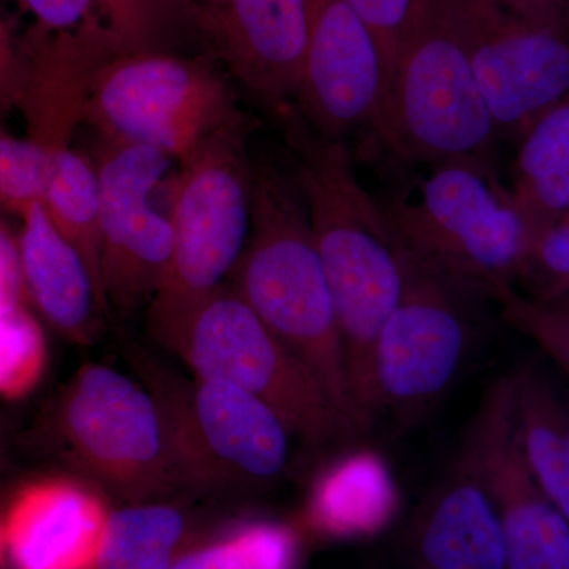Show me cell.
<instances>
[{
  "label": "cell",
  "instance_id": "9a60e30c",
  "mask_svg": "<svg viewBox=\"0 0 569 569\" xmlns=\"http://www.w3.org/2000/svg\"><path fill=\"white\" fill-rule=\"evenodd\" d=\"M198 26L247 92L276 114L298 100L307 48V0H220Z\"/></svg>",
  "mask_w": 569,
  "mask_h": 569
},
{
  "label": "cell",
  "instance_id": "44dd1931",
  "mask_svg": "<svg viewBox=\"0 0 569 569\" xmlns=\"http://www.w3.org/2000/svg\"><path fill=\"white\" fill-rule=\"evenodd\" d=\"M511 193L535 238L569 211V93L522 133Z\"/></svg>",
  "mask_w": 569,
  "mask_h": 569
},
{
  "label": "cell",
  "instance_id": "4dcf8cb0",
  "mask_svg": "<svg viewBox=\"0 0 569 569\" xmlns=\"http://www.w3.org/2000/svg\"><path fill=\"white\" fill-rule=\"evenodd\" d=\"M26 80L24 44H18L0 18V119L20 108Z\"/></svg>",
  "mask_w": 569,
  "mask_h": 569
},
{
  "label": "cell",
  "instance_id": "3957f363",
  "mask_svg": "<svg viewBox=\"0 0 569 569\" xmlns=\"http://www.w3.org/2000/svg\"><path fill=\"white\" fill-rule=\"evenodd\" d=\"M376 129L395 151L432 167L490 163L497 127L479 91L455 0H413Z\"/></svg>",
  "mask_w": 569,
  "mask_h": 569
},
{
  "label": "cell",
  "instance_id": "30bf717a",
  "mask_svg": "<svg viewBox=\"0 0 569 569\" xmlns=\"http://www.w3.org/2000/svg\"><path fill=\"white\" fill-rule=\"evenodd\" d=\"M410 258L406 291L373 348V425L383 415L408 419L432 406L455 383L475 342L468 305L479 296Z\"/></svg>",
  "mask_w": 569,
  "mask_h": 569
},
{
  "label": "cell",
  "instance_id": "8992f818",
  "mask_svg": "<svg viewBox=\"0 0 569 569\" xmlns=\"http://www.w3.org/2000/svg\"><path fill=\"white\" fill-rule=\"evenodd\" d=\"M385 211L406 252L479 298L516 288L535 241L512 193L477 160L433 164L417 201Z\"/></svg>",
  "mask_w": 569,
  "mask_h": 569
},
{
  "label": "cell",
  "instance_id": "d4e9b609",
  "mask_svg": "<svg viewBox=\"0 0 569 569\" xmlns=\"http://www.w3.org/2000/svg\"><path fill=\"white\" fill-rule=\"evenodd\" d=\"M47 365V337L32 313L22 305L0 312V397L31 395Z\"/></svg>",
  "mask_w": 569,
  "mask_h": 569
},
{
  "label": "cell",
  "instance_id": "6da1fadb",
  "mask_svg": "<svg viewBox=\"0 0 569 569\" xmlns=\"http://www.w3.org/2000/svg\"><path fill=\"white\" fill-rule=\"evenodd\" d=\"M296 181L335 301L355 426L361 436L373 427V348L406 291L411 258L387 211L359 181L342 140L307 142Z\"/></svg>",
  "mask_w": 569,
  "mask_h": 569
},
{
  "label": "cell",
  "instance_id": "7402d4cb",
  "mask_svg": "<svg viewBox=\"0 0 569 569\" xmlns=\"http://www.w3.org/2000/svg\"><path fill=\"white\" fill-rule=\"evenodd\" d=\"M511 380L523 451L542 489L557 505L567 437V387L545 358L530 359Z\"/></svg>",
  "mask_w": 569,
  "mask_h": 569
},
{
  "label": "cell",
  "instance_id": "5bb4252c",
  "mask_svg": "<svg viewBox=\"0 0 569 569\" xmlns=\"http://www.w3.org/2000/svg\"><path fill=\"white\" fill-rule=\"evenodd\" d=\"M388 74L376 33L348 0H307V48L296 104L323 140L377 127Z\"/></svg>",
  "mask_w": 569,
  "mask_h": 569
},
{
  "label": "cell",
  "instance_id": "d6986e66",
  "mask_svg": "<svg viewBox=\"0 0 569 569\" xmlns=\"http://www.w3.org/2000/svg\"><path fill=\"white\" fill-rule=\"evenodd\" d=\"M220 527L181 498L126 503L110 512L92 569H170Z\"/></svg>",
  "mask_w": 569,
  "mask_h": 569
},
{
  "label": "cell",
  "instance_id": "1f68e13d",
  "mask_svg": "<svg viewBox=\"0 0 569 569\" xmlns=\"http://www.w3.org/2000/svg\"><path fill=\"white\" fill-rule=\"evenodd\" d=\"M24 293L18 244L0 227V312L22 305Z\"/></svg>",
  "mask_w": 569,
  "mask_h": 569
},
{
  "label": "cell",
  "instance_id": "9c48e42d",
  "mask_svg": "<svg viewBox=\"0 0 569 569\" xmlns=\"http://www.w3.org/2000/svg\"><path fill=\"white\" fill-rule=\"evenodd\" d=\"M167 348L194 377L228 381L263 400L302 443L326 448L358 437L312 373L230 283L194 310Z\"/></svg>",
  "mask_w": 569,
  "mask_h": 569
},
{
  "label": "cell",
  "instance_id": "83f0119b",
  "mask_svg": "<svg viewBox=\"0 0 569 569\" xmlns=\"http://www.w3.org/2000/svg\"><path fill=\"white\" fill-rule=\"evenodd\" d=\"M100 24L123 48H170L164 32L186 17L179 0H96Z\"/></svg>",
  "mask_w": 569,
  "mask_h": 569
},
{
  "label": "cell",
  "instance_id": "5b68a950",
  "mask_svg": "<svg viewBox=\"0 0 569 569\" xmlns=\"http://www.w3.org/2000/svg\"><path fill=\"white\" fill-rule=\"evenodd\" d=\"M246 134L244 118H239L181 163L170 212L173 257L148 309L149 329L163 347L228 283L244 253L254 179Z\"/></svg>",
  "mask_w": 569,
  "mask_h": 569
},
{
  "label": "cell",
  "instance_id": "4316f807",
  "mask_svg": "<svg viewBox=\"0 0 569 569\" xmlns=\"http://www.w3.org/2000/svg\"><path fill=\"white\" fill-rule=\"evenodd\" d=\"M56 153L0 127V212L20 213L43 198Z\"/></svg>",
  "mask_w": 569,
  "mask_h": 569
},
{
  "label": "cell",
  "instance_id": "d6a6232c",
  "mask_svg": "<svg viewBox=\"0 0 569 569\" xmlns=\"http://www.w3.org/2000/svg\"><path fill=\"white\" fill-rule=\"evenodd\" d=\"M493 2L518 17L542 18L561 13V0H493Z\"/></svg>",
  "mask_w": 569,
  "mask_h": 569
},
{
  "label": "cell",
  "instance_id": "f1b7e54d",
  "mask_svg": "<svg viewBox=\"0 0 569 569\" xmlns=\"http://www.w3.org/2000/svg\"><path fill=\"white\" fill-rule=\"evenodd\" d=\"M519 282L535 301L556 305L568 298L569 211L539 231Z\"/></svg>",
  "mask_w": 569,
  "mask_h": 569
},
{
  "label": "cell",
  "instance_id": "7c38bea8",
  "mask_svg": "<svg viewBox=\"0 0 569 569\" xmlns=\"http://www.w3.org/2000/svg\"><path fill=\"white\" fill-rule=\"evenodd\" d=\"M455 6L497 132L522 134L569 93V22L518 17L493 0Z\"/></svg>",
  "mask_w": 569,
  "mask_h": 569
},
{
  "label": "cell",
  "instance_id": "2e32d148",
  "mask_svg": "<svg viewBox=\"0 0 569 569\" xmlns=\"http://www.w3.org/2000/svg\"><path fill=\"white\" fill-rule=\"evenodd\" d=\"M110 509L77 479L40 478L22 486L7 508L10 569H92L102 548Z\"/></svg>",
  "mask_w": 569,
  "mask_h": 569
},
{
  "label": "cell",
  "instance_id": "cb8c5ba5",
  "mask_svg": "<svg viewBox=\"0 0 569 569\" xmlns=\"http://www.w3.org/2000/svg\"><path fill=\"white\" fill-rule=\"evenodd\" d=\"M301 559V529L249 519L220 527L170 569H299Z\"/></svg>",
  "mask_w": 569,
  "mask_h": 569
},
{
  "label": "cell",
  "instance_id": "8fae6325",
  "mask_svg": "<svg viewBox=\"0 0 569 569\" xmlns=\"http://www.w3.org/2000/svg\"><path fill=\"white\" fill-rule=\"evenodd\" d=\"M174 160L157 149L104 141L100 182V288L116 316L151 306L173 257L170 216L152 208V194Z\"/></svg>",
  "mask_w": 569,
  "mask_h": 569
},
{
  "label": "cell",
  "instance_id": "4fadbf2b",
  "mask_svg": "<svg viewBox=\"0 0 569 569\" xmlns=\"http://www.w3.org/2000/svg\"><path fill=\"white\" fill-rule=\"evenodd\" d=\"M463 447L496 505L508 569H569V522L523 451L511 376L486 392Z\"/></svg>",
  "mask_w": 569,
  "mask_h": 569
},
{
  "label": "cell",
  "instance_id": "d590c367",
  "mask_svg": "<svg viewBox=\"0 0 569 569\" xmlns=\"http://www.w3.org/2000/svg\"><path fill=\"white\" fill-rule=\"evenodd\" d=\"M556 305H560V306L567 307V309H569V296H568V298L561 299V301L556 302Z\"/></svg>",
  "mask_w": 569,
  "mask_h": 569
},
{
  "label": "cell",
  "instance_id": "e575fe53",
  "mask_svg": "<svg viewBox=\"0 0 569 569\" xmlns=\"http://www.w3.org/2000/svg\"><path fill=\"white\" fill-rule=\"evenodd\" d=\"M7 563V541H6V527L3 520L0 519V569Z\"/></svg>",
  "mask_w": 569,
  "mask_h": 569
},
{
  "label": "cell",
  "instance_id": "ffe728a7",
  "mask_svg": "<svg viewBox=\"0 0 569 569\" xmlns=\"http://www.w3.org/2000/svg\"><path fill=\"white\" fill-rule=\"evenodd\" d=\"M397 496L381 460L369 452L339 460L318 478L305 509V526L318 537L376 535L395 516Z\"/></svg>",
  "mask_w": 569,
  "mask_h": 569
},
{
  "label": "cell",
  "instance_id": "277c9868",
  "mask_svg": "<svg viewBox=\"0 0 569 569\" xmlns=\"http://www.w3.org/2000/svg\"><path fill=\"white\" fill-rule=\"evenodd\" d=\"M130 358L162 410L183 493L257 492L287 475L295 436L263 400L228 381L189 380L141 350Z\"/></svg>",
  "mask_w": 569,
  "mask_h": 569
},
{
  "label": "cell",
  "instance_id": "52a82bcc",
  "mask_svg": "<svg viewBox=\"0 0 569 569\" xmlns=\"http://www.w3.org/2000/svg\"><path fill=\"white\" fill-rule=\"evenodd\" d=\"M239 118L216 67L171 48H112L93 71L84 108L104 141L146 146L179 163Z\"/></svg>",
  "mask_w": 569,
  "mask_h": 569
},
{
  "label": "cell",
  "instance_id": "484cf974",
  "mask_svg": "<svg viewBox=\"0 0 569 569\" xmlns=\"http://www.w3.org/2000/svg\"><path fill=\"white\" fill-rule=\"evenodd\" d=\"M496 301L503 320L530 339L542 358L569 381V309L535 301L516 288L501 291Z\"/></svg>",
  "mask_w": 569,
  "mask_h": 569
},
{
  "label": "cell",
  "instance_id": "836d02e7",
  "mask_svg": "<svg viewBox=\"0 0 569 569\" xmlns=\"http://www.w3.org/2000/svg\"><path fill=\"white\" fill-rule=\"evenodd\" d=\"M567 437H565V455H563V470H561V486L559 498H557V508L560 509L561 515L567 518L569 522V389L567 388Z\"/></svg>",
  "mask_w": 569,
  "mask_h": 569
},
{
  "label": "cell",
  "instance_id": "ba28073f",
  "mask_svg": "<svg viewBox=\"0 0 569 569\" xmlns=\"http://www.w3.org/2000/svg\"><path fill=\"white\" fill-rule=\"evenodd\" d=\"M52 426L63 458L126 503L183 493L162 410L141 380L100 362L81 366Z\"/></svg>",
  "mask_w": 569,
  "mask_h": 569
},
{
  "label": "cell",
  "instance_id": "ac0fdd59",
  "mask_svg": "<svg viewBox=\"0 0 569 569\" xmlns=\"http://www.w3.org/2000/svg\"><path fill=\"white\" fill-rule=\"evenodd\" d=\"M21 220L17 244L26 291L56 331L91 346L108 312L91 269L52 223L43 201L29 204Z\"/></svg>",
  "mask_w": 569,
  "mask_h": 569
},
{
  "label": "cell",
  "instance_id": "f546056e",
  "mask_svg": "<svg viewBox=\"0 0 569 569\" xmlns=\"http://www.w3.org/2000/svg\"><path fill=\"white\" fill-rule=\"evenodd\" d=\"M348 2L365 18L367 24L376 33L381 52H383L389 78L397 44H399L400 36L406 28L413 0H348Z\"/></svg>",
  "mask_w": 569,
  "mask_h": 569
},
{
  "label": "cell",
  "instance_id": "e0dca14e",
  "mask_svg": "<svg viewBox=\"0 0 569 569\" xmlns=\"http://www.w3.org/2000/svg\"><path fill=\"white\" fill-rule=\"evenodd\" d=\"M410 548L417 569H508L496 505L466 447L422 505Z\"/></svg>",
  "mask_w": 569,
  "mask_h": 569
},
{
  "label": "cell",
  "instance_id": "603a6c76",
  "mask_svg": "<svg viewBox=\"0 0 569 569\" xmlns=\"http://www.w3.org/2000/svg\"><path fill=\"white\" fill-rule=\"evenodd\" d=\"M48 216L92 271L100 293V182L97 164L67 146L56 153L43 198ZM103 298V296H102Z\"/></svg>",
  "mask_w": 569,
  "mask_h": 569
},
{
  "label": "cell",
  "instance_id": "7a4b0ae2",
  "mask_svg": "<svg viewBox=\"0 0 569 569\" xmlns=\"http://www.w3.org/2000/svg\"><path fill=\"white\" fill-rule=\"evenodd\" d=\"M228 283L356 429L335 301L296 178L254 170L252 228Z\"/></svg>",
  "mask_w": 569,
  "mask_h": 569
}]
</instances>
